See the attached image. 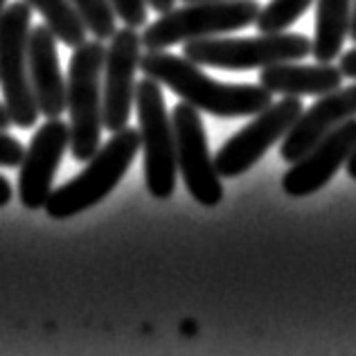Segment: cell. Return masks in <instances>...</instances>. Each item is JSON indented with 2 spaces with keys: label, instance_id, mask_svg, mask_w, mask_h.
Returning a JSON list of instances; mask_svg holds the SVG:
<instances>
[{
  "label": "cell",
  "instance_id": "1",
  "mask_svg": "<svg viewBox=\"0 0 356 356\" xmlns=\"http://www.w3.org/2000/svg\"><path fill=\"white\" fill-rule=\"evenodd\" d=\"M145 77L163 83L194 108L217 118H248L257 115L273 104V92L261 83H223L201 70L199 63L187 57H176L165 50H147L140 57Z\"/></svg>",
  "mask_w": 356,
  "mask_h": 356
},
{
  "label": "cell",
  "instance_id": "2",
  "mask_svg": "<svg viewBox=\"0 0 356 356\" xmlns=\"http://www.w3.org/2000/svg\"><path fill=\"white\" fill-rule=\"evenodd\" d=\"M140 147L143 143H140L138 129L124 127L115 131L77 176L63 183L59 190L50 192L45 201V212L52 219H70L104 201L134 165Z\"/></svg>",
  "mask_w": 356,
  "mask_h": 356
},
{
  "label": "cell",
  "instance_id": "3",
  "mask_svg": "<svg viewBox=\"0 0 356 356\" xmlns=\"http://www.w3.org/2000/svg\"><path fill=\"white\" fill-rule=\"evenodd\" d=\"M106 48L99 39L74 48L65 79V111L70 113V154L88 163L102 147L104 111H102V74Z\"/></svg>",
  "mask_w": 356,
  "mask_h": 356
},
{
  "label": "cell",
  "instance_id": "4",
  "mask_svg": "<svg viewBox=\"0 0 356 356\" xmlns=\"http://www.w3.org/2000/svg\"><path fill=\"white\" fill-rule=\"evenodd\" d=\"M261 7L257 0H196L181 9L161 14L147 25L143 36L145 50H167L176 43L221 36L243 30L257 21Z\"/></svg>",
  "mask_w": 356,
  "mask_h": 356
},
{
  "label": "cell",
  "instance_id": "5",
  "mask_svg": "<svg viewBox=\"0 0 356 356\" xmlns=\"http://www.w3.org/2000/svg\"><path fill=\"white\" fill-rule=\"evenodd\" d=\"M32 12L34 9L27 0H16L9 3L0 16V90L9 120L18 129H32L41 115L27 61Z\"/></svg>",
  "mask_w": 356,
  "mask_h": 356
},
{
  "label": "cell",
  "instance_id": "6",
  "mask_svg": "<svg viewBox=\"0 0 356 356\" xmlns=\"http://www.w3.org/2000/svg\"><path fill=\"white\" fill-rule=\"evenodd\" d=\"M314 43L305 34L296 32H266L252 39H208L185 41V57L199 63L201 68H219L243 72L252 68H266V65L282 61H300L312 54Z\"/></svg>",
  "mask_w": 356,
  "mask_h": 356
},
{
  "label": "cell",
  "instance_id": "7",
  "mask_svg": "<svg viewBox=\"0 0 356 356\" xmlns=\"http://www.w3.org/2000/svg\"><path fill=\"white\" fill-rule=\"evenodd\" d=\"M136 108L140 122V143L145 152V183L149 194L167 201L176 190L178 161L172 118L167 115L163 83L145 77L136 86Z\"/></svg>",
  "mask_w": 356,
  "mask_h": 356
},
{
  "label": "cell",
  "instance_id": "8",
  "mask_svg": "<svg viewBox=\"0 0 356 356\" xmlns=\"http://www.w3.org/2000/svg\"><path fill=\"white\" fill-rule=\"evenodd\" d=\"M172 124L176 136L178 174L183 176L187 192L196 203L214 208L223 199V185L214 158L210 156L201 111L181 102L172 111Z\"/></svg>",
  "mask_w": 356,
  "mask_h": 356
},
{
  "label": "cell",
  "instance_id": "9",
  "mask_svg": "<svg viewBox=\"0 0 356 356\" xmlns=\"http://www.w3.org/2000/svg\"><path fill=\"white\" fill-rule=\"evenodd\" d=\"M300 115H302L300 97H284L282 102H273L264 111H259L255 120L226 140L214 156L219 174L226 178L246 174L270 147L289 134Z\"/></svg>",
  "mask_w": 356,
  "mask_h": 356
},
{
  "label": "cell",
  "instance_id": "10",
  "mask_svg": "<svg viewBox=\"0 0 356 356\" xmlns=\"http://www.w3.org/2000/svg\"><path fill=\"white\" fill-rule=\"evenodd\" d=\"M143 57V36L136 27H122L111 36V45L104 57L102 74V111H104V129L115 131L129 127L131 108L136 104V72Z\"/></svg>",
  "mask_w": 356,
  "mask_h": 356
},
{
  "label": "cell",
  "instance_id": "11",
  "mask_svg": "<svg viewBox=\"0 0 356 356\" xmlns=\"http://www.w3.org/2000/svg\"><path fill=\"white\" fill-rule=\"evenodd\" d=\"M70 147V124L61 118H48L25 149L21 172H18V196L27 210L45 208L52 192V181Z\"/></svg>",
  "mask_w": 356,
  "mask_h": 356
},
{
  "label": "cell",
  "instance_id": "12",
  "mask_svg": "<svg viewBox=\"0 0 356 356\" xmlns=\"http://www.w3.org/2000/svg\"><path fill=\"white\" fill-rule=\"evenodd\" d=\"M356 152V118L343 122L341 127L330 131L309 152L291 163L289 172L282 176V190L293 199L316 194L332 181L336 172L350 161Z\"/></svg>",
  "mask_w": 356,
  "mask_h": 356
},
{
  "label": "cell",
  "instance_id": "13",
  "mask_svg": "<svg viewBox=\"0 0 356 356\" xmlns=\"http://www.w3.org/2000/svg\"><path fill=\"white\" fill-rule=\"evenodd\" d=\"M352 118H356V83L341 86L327 92V95H321L316 99V104L302 111V115L296 120V124L289 129V134L280 140L282 161H300L318 140Z\"/></svg>",
  "mask_w": 356,
  "mask_h": 356
},
{
  "label": "cell",
  "instance_id": "14",
  "mask_svg": "<svg viewBox=\"0 0 356 356\" xmlns=\"http://www.w3.org/2000/svg\"><path fill=\"white\" fill-rule=\"evenodd\" d=\"M27 61H30V81L41 115L45 120L61 118L65 111V79L59 63L57 36L48 30V25L32 27Z\"/></svg>",
  "mask_w": 356,
  "mask_h": 356
},
{
  "label": "cell",
  "instance_id": "15",
  "mask_svg": "<svg viewBox=\"0 0 356 356\" xmlns=\"http://www.w3.org/2000/svg\"><path fill=\"white\" fill-rule=\"evenodd\" d=\"M259 83L266 90L284 97H321L343 86V72L339 65L318 61L316 65H302L293 61H282L266 65L259 72Z\"/></svg>",
  "mask_w": 356,
  "mask_h": 356
},
{
  "label": "cell",
  "instance_id": "16",
  "mask_svg": "<svg viewBox=\"0 0 356 356\" xmlns=\"http://www.w3.org/2000/svg\"><path fill=\"white\" fill-rule=\"evenodd\" d=\"M354 0H318L316 36L312 54L316 61L332 63L339 59L345 39L350 36Z\"/></svg>",
  "mask_w": 356,
  "mask_h": 356
},
{
  "label": "cell",
  "instance_id": "17",
  "mask_svg": "<svg viewBox=\"0 0 356 356\" xmlns=\"http://www.w3.org/2000/svg\"><path fill=\"white\" fill-rule=\"evenodd\" d=\"M34 12L43 16L48 30L57 36L68 48H79L81 43H86V36L90 34L83 18L79 16L77 7L70 0H27Z\"/></svg>",
  "mask_w": 356,
  "mask_h": 356
},
{
  "label": "cell",
  "instance_id": "18",
  "mask_svg": "<svg viewBox=\"0 0 356 356\" xmlns=\"http://www.w3.org/2000/svg\"><path fill=\"white\" fill-rule=\"evenodd\" d=\"M314 0H270L257 16V30L266 32H286L300 16H302Z\"/></svg>",
  "mask_w": 356,
  "mask_h": 356
},
{
  "label": "cell",
  "instance_id": "19",
  "mask_svg": "<svg viewBox=\"0 0 356 356\" xmlns=\"http://www.w3.org/2000/svg\"><path fill=\"white\" fill-rule=\"evenodd\" d=\"M77 7L79 16L86 23L88 32L99 41H106L115 34V12L108 0H70Z\"/></svg>",
  "mask_w": 356,
  "mask_h": 356
},
{
  "label": "cell",
  "instance_id": "20",
  "mask_svg": "<svg viewBox=\"0 0 356 356\" xmlns=\"http://www.w3.org/2000/svg\"><path fill=\"white\" fill-rule=\"evenodd\" d=\"M115 16L127 27H145L147 25V0H108Z\"/></svg>",
  "mask_w": 356,
  "mask_h": 356
},
{
  "label": "cell",
  "instance_id": "21",
  "mask_svg": "<svg viewBox=\"0 0 356 356\" xmlns=\"http://www.w3.org/2000/svg\"><path fill=\"white\" fill-rule=\"evenodd\" d=\"M25 149L21 140L9 136L7 129H0V167H21Z\"/></svg>",
  "mask_w": 356,
  "mask_h": 356
},
{
  "label": "cell",
  "instance_id": "22",
  "mask_svg": "<svg viewBox=\"0 0 356 356\" xmlns=\"http://www.w3.org/2000/svg\"><path fill=\"white\" fill-rule=\"evenodd\" d=\"M339 68H341V72H343V77H348V79H354V81H356V45H354L352 50H348V52H343V54H341Z\"/></svg>",
  "mask_w": 356,
  "mask_h": 356
},
{
  "label": "cell",
  "instance_id": "23",
  "mask_svg": "<svg viewBox=\"0 0 356 356\" xmlns=\"http://www.w3.org/2000/svg\"><path fill=\"white\" fill-rule=\"evenodd\" d=\"M12 201V185L5 176H0V208H5Z\"/></svg>",
  "mask_w": 356,
  "mask_h": 356
},
{
  "label": "cell",
  "instance_id": "24",
  "mask_svg": "<svg viewBox=\"0 0 356 356\" xmlns=\"http://www.w3.org/2000/svg\"><path fill=\"white\" fill-rule=\"evenodd\" d=\"M147 5L152 7L154 12H158V14H165V12H170V9H174L176 0H147Z\"/></svg>",
  "mask_w": 356,
  "mask_h": 356
},
{
  "label": "cell",
  "instance_id": "25",
  "mask_svg": "<svg viewBox=\"0 0 356 356\" xmlns=\"http://www.w3.org/2000/svg\"><path fill=\"white\" fill-rule=\"evenodd\" d=\"M9 127H12V120H9L5 104H0V129H9Z\"/></svg>",
  "mask_w": 356,
  "mask_h": 356
},
{
  "label": "cell",
  "instance_id": "26",
  "mask_svg": "<svg viewBox=\"0 0 356 356\" xmlns=\"http://www.w3.org/2000/svg\"><path fill=\"white\" fill-rule=\"evenodd\" d=\"M345 167H348V176L352 178V181H356V152L350 156V161L345 163Z\"/></svg>",
  "mask_w": 356,
  "mask_h": 356
},
{
  "label": "cell",
  "instance_id": "27",
  "mask_svg": "<svg viewBox=\"0 0 356 356\" xmlns=\"http://www.w3.org/2000/svg\"><path fill=\"white\" fill-rule=\"evenodd\" d=\"M350 36L356 43V0H354V7H352V23H350Z\"/></svg>",
  "mask_w": 356,
  "mask_h": 356
},
{
  "label": "cell",
  "instance_id": "28",
  "mask_svg": "<svg viewBox=\"0 0 356 356\" xmlns=\"http://www.w3.org/2000/svg\"><path fill=\"white\" fill-rule=\"evenodd\" d=\"M5 7H7V0H0V16H3V12H5Z\"/></svg>",
  "mask_w": 356,
  "mask_h": 356
},
{
  "label": "cell",
  "instance_id": "29",
  "mask_svg": "<svg viewBox=\"0 0 356 356\" xmlns=\"http://www.w3.org/2000/svg\"><path fill=\"white\" fill-rule=\"evenodd\" d=\"M185 3H196V0H185Z\"/></svg>",
  "mask_w": 356,
  "mask_h": 356
}]
</instances>
